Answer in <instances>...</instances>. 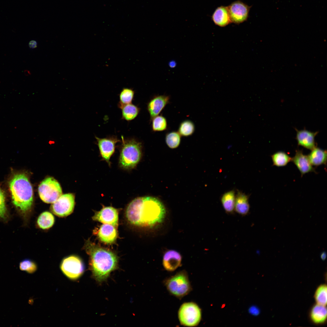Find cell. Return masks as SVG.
Instances as JSON below:
<instances>
[{"instance_id":"6da1fadb","label":"cell","mask_w":327,"mask_h":327,"mask_svg":"<svg viewBox=\"0 0 327 327\" xmlns=\"http://www.w3.org/2000/svg\"><path fill=\"white\" fill-rule=\"evenodd\" d=\"M166 210L162 203L152 197H137L128 205L126 210L127 220L140 226H151L162 222Z\"/></svg>"},{"instance_id":"7a4b0ae2","label":"cell","mask_w":327,"mask_h":327,"mask_svg":"<svg viewBox=\"0 0 327 327\" xmlns=\"http://www.w3.org/2000/svg\"><path fill=\"white\" fill-rule=\"evenodd\" d=\"M84 249L90 257L89 266L93 276L98 282L105 280L118 265V258L111 251L100 247L88 239Z\"/></svg>"},{"instance_id":"3957f363","label":"cell","mask_w":327,"mask_h":327,"mask_svg":"<svg viewBox=\"0 0 327 327\" xmlns=\"http://www.w3.org/2000/svg\"><path fill=\"white\" fill-rule=\"evenodd\" d=\"M12 202L23 213L30 210L33 201L32 187L24 173L15 174L9 182Z\"/></svg>"},{"instance_id":"277c9868","label":"cell","mask_w":327,"mask_h":327,"mask_svg":"<svg viewBox=\"0 0 327 327\" xmlns=\"http://www.w3.org/2000/svg\"><path fill=\"white\" fill-rule=\"evenodd\" d=\"M119 164L122 168L129 170L135 167L142 155L141 143L133 138L125 139L121 136Z\"/></svg>"},{"instance_id":"5b68a950","label":"cell","mask_w":327,"mask_h":327,"mask_svg":"<svg viewBox=\"0 0 327 327\" xmlns=\"http://www.w3.org/2000/svg\"><path fill=\"white\" fill-rule=\"evenodd\" d=\"M164 283L169 292L179 298L187 295L192 289L188 274L184 270L168 278Z\"/></svg>"},{"instance_id":"8992f818","label":"cell","mask_w":327,"mask_h":327,"mask_svg":"<svg viewBox=\"0 0 327 327\" xmlns=\"http://www.w3.org/2000/svg\"><path fill=\"white\" fill-rule=\"evenodd\" d=\"M178 317L181 325L189 327L196 326L198 325L201 320V310L194 302L184 303L179 308Z\"/></svg>"},{"instance_id":"52a82bcc","label":"cell","mask_w":327,"mask_h":327,"mask_svg":"<svg viewBox=\"0 0 327 327\" xmlns=\"http://www.w3.org/2000/svg\"><path fill=\"white\" fill-rule=\"evenodd\" d=\"M38 192L41 199L46 203H53L62 195L59 183L52 177H48L41 182Z\"/></svg>"},{"instance_id":"ba28073f","label":"cell","mask_w":327,"mask_h":327,"mask_svg":"<svg viewBox=\"0 0 327 327\" xmlns=\"http://www.w3.org/2000/svg\"><path fill=\"white\" fill-rule=\"evenodd\" d=\"M60 269L66 276L72 280L79 278L84 269L81 259L75 255H71L64 258L61 263Z\"/></svg>"},{"instance_id":"9c48e42d","label":"cell","mask_w":327,"mask_h":327,"mask_svg":"<svg viewBox=\"0 0 327 327\" xmlns=\"http://www.w3.org/2000/svg\"><path fill=\"white\" fill-rule=\"evenodd\" d=\"M75 205L74 196L72 193L62 195L51 206V210L54 214L64 217L73 212Z\"/></svg>"},{"instance_id":"30bf717a","label":"cell","mask_w":327,"mask_h":327,"mask_svg":"<svg viewBox=\"0 0 327 327\" xmlns=\"http://www.w3.org/2000/svg\"><path fill=\"white\" fill-rule=\"evenodd\" d=\"M95 138L102 159L110 166V158L114 152L116 144L120 140L114 136L103 138L95 136Z\"/></svg>"},{"instance_id":"8fae6325","label":"cell","mask_w":327,"mask_h":327,"mask_svg":"<svg viewBox=\"0 0 327 327\" xmlns=\"http://www.w3.org/2000/svg\"><path fill=\"white\" fill-rule=\"evenodd\" d=\"M227 7L231 22L239 24L247 20L251 7L240 1L234 2Z\"/></svg>"},{"instance_id":"7c38bea8","label":"cell","mask_w":327,"mask_h":327,"mask_svg":"<svg viewBox=\"0 0 327 327\" xmlns=\"http://www.w3.org/2000/svg\"><path fill=\"white\" fill-rule=\"evenodd\" d=\"M92 219L94 221L111 225L116 227L118 225V210L112 206H103L100 211L95 213Z\"/></svg>"},{"instance_id":"4fadbf2b","label":"cell","mask_w":327,"mask_h":327,"mask_svg":"<svg viewBox=\"0 0 327 327\" xmlns=\"http://www.w3.org/2000/svg\"><path fill=\"white\" fill-rule=\"evenodd\" d=\"M169 96L156 95L148 101L147 109L150 115V121L154 117L159 114L166 106L170 103Z\"/></svg>"},{"instance_id":"5bb4252c","label":"cell","mask_w":327,"mask_h":327,"mask_svg":"<svg viewBox=\"0 0 327 327\" xmlns=\"http://www.w3.org/2000/svg\"><path fill=\"white\" fill-rule=\"evenodd\" d=\"M291 161L299 171L302 176L309 172H314L316 173L307 155L304 154L302 150H296L295 156L292 158Z\"/></svg>"},{"instance_id":"9a60e30c","label":"cell","mask_w":327,"mask_h":327,"mask_svg":"<svg viewBox=\"0 0 327 327\" xmlns=\"http://www.w3.org/2000/svg\"><path fill=\"white\" fill-rule=\"evenodd\" d=\"M296 131V139L298 144L307 149L311 150L316 147L315 138L318 133V131L312 132L305 129Z\"/></svg>"},{"instance_id":"2e32d148","label":"cell","mask_w":327,"mask_h":327,"mask_svg":"<svg viewBox=\"0 0 327 327\" xmlns=\"http://www.w3.org/2000/svg\"><path fill=\"white\" fill-rule=\"evenodd\" d=\"M182 257L177 251L170 250L164 254L163 259V265L164 268L168 271H173L180 265Z\"/></svg>"},{"instance_id":"e0dca14e","label":"cell","mask_w":327,"mask_h":327,"mask_svg":"<svg viewBox=\"0 0 327 327\" xmlns=\"http://www.w3.org/2000/svg\"><path fill=\"white\" fill-rule=\"evenodd\" d=\"M97 235L102 242L107 244H111L116 240L117 235V232L114 226L104 224L100 226Z\"/></svg>"},{"instance_id":"ac0fdd59","label":"cell","mask_w":327,"mask_h":327,"mask_svg":"<svg viewBox=\"0 0 327 327\" xmlns=\"http://www.w3.org/2000/svg\"><path fill=\"white\" fill-rule=\"evenodd\" d=\"M212 19L216 25L226 26L231 22L227 6H221L217 7L214 12Z\"/></svg>"},{"instance_id":"d6986e66","label":"cell","mask_w":327,"mask_h":327,"mask_svg":"<svg viewBox=\"0 0 327 327\" xmlns=\"http://www.w3.org/2000/svg\"><path fill=\"white\" fill-rule=\"evenodd\" d=\"M249 209L248 196L238 191L235 197L234 211L239 215L244 216L249 213Z\"/></svg>"},{"instance_id":"ffe728a7","label":"cell","mask_w":327,"mask_h":327,"mask_svg":"<svg viewBox=\"0 0 327 327\" xmlns=\"http://www.w3.org/2000/svg\"><path fill=\"white\" fill-rule=\"evenodd\" d=\"M312 166L316 167L326 164L327 151L317 147L311 150L307 155Z\"/></svg>"},{"instance_id":"44dd1931","label":"cell","mask_w":327,"mask_h":327,"mask_svg":"<svg viewBox=\"0 0 327 327\" xmlns=\"http://www.w3.org/2000/svg\"><path fill=\"white\" fill-rule=\"evenodd\" d=\"M310 316L312 322L315 324L324 323L327 319V309L325 306L316 304L310 311Z\"/></svg>"},{"instance_id":"7402d4cb","label":"cell","mask_w":327,"mask_h":327,"mask_svg":"<svg viewBox=\"0 0 327 327\" xmlns=\"http://www.w3.org/2000/svg\"><path fill=\"white\" fill-rule=\"evenodd\" d=\"M121 109L122 118L127 121H132L138 115L140 108L131 103L118 107Z\"/></svg>"},{"instance_id":"603a6c76","label":"cell","mask_w":327,"mask_h":327,"mask_svg":"<svg viewBox=\"0 0 327 327\" xmlns=\"http://www.w3.org/2000/svg\"><path fill=\"white\" fill-rule=\"evenodd\" d=\"M235 197L234 191L232 190L224 193L221 197L223 208L228 214L232 213L234 211Z\"/></svg>"},{"instance_id":"cb8c5ba5","label":"cell","mask_w":327,"mask_h":327,"mask_svg":"<svg viewBox=\"0 0 327 327\" xmlns=\"http://www.w3.org/2000/svg\"><path fill=\"white\" fill-rule=\"evenodd\" d=\"M54 222V217L51 213L45 211L42 213L38 217L37 223L39 227L47 229L51 227Z\"/></svg>"},{"instance_id":"d4e9b609","label":"cell","mask_w":327,"mask_h":327,"mask_svg":"<svg viewBox=\"0 0 327 327\" xmlns=\"http://www.w3.org/2000/svg\"><path fill=\"white\" fill-rule=\"evenodd\" d=\"M271 158L274 166L282 167L286 166L291 161L292 158L287 154L282 151H279L271 155Z\"/></svg>"},{"instance_id":"484cf974","label":"cell","mask_w":327,"mask_h":327,"mask_svg":"<svg viewBox=\"0 0 327 327\" xmlns=\"http://www.w3.org/2000/svg\"><path fill=\"white\" fill-rule=\"evenodd\" d=\"M195 130L193 122L189 120H186L180 124L178 132L182 136L188 137L192 135Z\"/></svg>"},{"instance_id":"4316f807","label":"cell","mask_w":327,"mask_h":327,"mask_svg":"<svg viewBox=\"0 0 327 327\" xmlns=\"http://www.w3.org/2000/svg\"><path fill=\"white\" fill-rule=\"evenodd\" d=\"M150 121L151 122V129L153 132L163 131L167 129V120L162 115L157 116Z\"/></svg>"},{"instance_id":"83f0119b","label":"cell","mask_w":327,"mask_h":327,"mask_svg":"<svg viewBox=\"0 0 327 327\" xmlns=\"http://www.w3.org/2000/svg\"><path fill=\"white\" fill-rule=\"evenodd\" d=\"M181 136L178 131H173L167 133L165 137V140L167 146L171 149L177 147L179 145Z\"/></svg>"},{"instance_id":"f1b7e54d","label":"cell","mask_w":327,"mask_h":327,"mask_svg":"<svg viewBox=\"0 0 327 327\" xmlns=\"http://www.w3.org/2000/svg\"><path fill=\"white\" fill-rule=\"evenodd\" d=\"M134 94V90L130 88H123L119 94V102L118 107L132 103Z\"/></svg>"},{"instance_id":"f546056e","label":"cell","mask_w":327,"mask_h":327,"mask_svg":"<svg viewBox=\"0 0 327 327\" xmlns=\"http://www.w3.org/2000/svg\"><path fill=\"white\" fill-rule=\"evenodd\" d=\"M327 286L323 284L319 286L316 289L314 296L317 304L326 306L327 305Z\"/></svg>"},{"instance_id":"4dcf8cb0","label":"cell","mask_w":327,"mask_h":327,"mask_svg":"<svg viewBox=\"0 0 327 327\" xmlns=\"http://www.w3.org/2000/svg\"><path fill=\"white\" fill-rule=\"evenodd\" d=\"M19 267L21 270L30 274L35 272L37 268L36 263L29 259H25L21 262L19 264Z\"/></svg>"},{"instance_id":"1f68e13d","label":"cell","mask_w":327,"mask_h":327,"mask_svg":"<svg viewBox=\"0 0 327 327\" xmlns=\"http://www.w3.org/2000/svg\"><path fill=\"white\" fill-rule=\"evenodd\" d=\"M6 213L5 194L0 188V217L5 218Z\"/></svg>"},{"instance_id":"d6a6232c","label":"cell","mask_w":327,"mask_h":327,"mask_svg":"<svg viewBox=\"0 0 327 327\" xmlns=\"http://www.w3.org/2000/svg\"><path fill=\"white\" fill-rule=\"evenodd\" d=\"M28 45L30 48L34 49L37 47L38 43L36 41L32 40L29 42Z\"/></svg>"},{"instance_id":"836d02e7","label":"cell","mask_w":327,"mask_h":327,"mask_svg":"<svg viewBox=\"0 0 327 327\" xmlns=\"http://www.w3.org/2000/svg\"><path fill=\"white\" fill-rule=\"evenodd\" d=\"M326 257V253L325 252L323 251L322 253L320 255V258L323 261L325 260Z\"/></svg>"},{"instance_id":"e575fe53","label":"cell","mask_w":327,"mask_h":327,"mask_svg":"<svg viewBox=\"0 0 327 327\" xmlns=\"http://www.w3.org/2000/svg\"><path fill=\"white\" fill-rule=\"evenodd\" d=\"M176 63L175 61H172L170 62L169 63V66L171 68H173L176 66Z\"/></svg>"},{"instance_id":"d590c367","label":"cell","mask_w":327,"mask_h":327,"mask_svg":"<svg viewBox=\"0 0 327 327\" xmlns=\"http://www.w3.org/2000/svg\"><path fill=\"white\" fill-rule=\"evenodd\" d=\"M24 73L25 75L26 76H28L31 74L30 72L28 70H25L24 71Z\"/></svg>"}]
</instances>
